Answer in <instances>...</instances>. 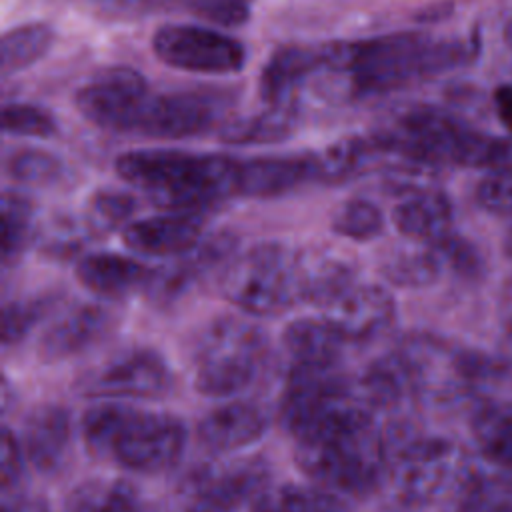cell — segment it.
I'll return each instance as SVG.
<instances>
[{"label":"cell","instance_id":"obj_33","mask_svg":"<svg viewBox=\"0 0 512 512\" xmlns=\"http://www.w3.org/2000/svg\"><path fill=\"white\" fill-rule=\"evenodd\" d=\"M332 228L336 234L346 236L350 240H372L376 236H380L382 228H384V218L382 212L378 210V206H374L368 200H348L344 202L334 218H332Z\"/></svg>","mask_w":512,"mask_h":512},{"label":"cell","instance_id":"obj_36","mask_svg":"<svg viewBox=\"0 0 512 512\" xmlns=\"http://www.w3.org/2000/svg\"><path fill=\"white\" fill-rule=\"evenodd\" d=\"M52 298H32V300H14L2 308V342L4 346L20 342L30 328L44 318L50 310Z\"/></svg>","mask_w":512,"mask_h":512},{"label":"cell","instance_id":"obj_35","mask_svg":"<svg viewBox=\"0 0 512 512\" xmlns=\"http://www.w3.org/2000/svg\"><path fill=\"white\" fill-rule=\"evenodd\" d=\"M136 202L130 194L118 190H100L90 196L86 206V224L90 230L108 232L132 216Z\"/></svg>","mask_w":512,"mask_h":512},{"label":"cell","instance_id":"obj_19","mask_svg":"<svg viewBox=\"0 0 512 512\" xmlns=\"http://www.w3.org/2000/svg\"><path fill=\"white\" fill-rule=\"evenodd\" d=\"M356 388L372 410L398 408L406 400L418 398L412 368L400 350L376 358L356 380Z\"/></svg>","mask_w":512,"mask_h":512},{"label":"cell","instance_id":"obj_23","mask_svg":"<svg viewBox=\"0 0 512 512\" xmlns=\"http://www.w3.org/2000/svg\"><path fill=\"white\" fill-rule=\"evenodd\" d=\"M296 274L300 302L322 308L354 284L350 264L322 250L296 252Z\"/></svg>","mask_w":512,"mask_h":512},{"label":"cell","instance_id":"obj_9","mask_svg":"<svg viewBox=\"0 0 512 512\" xmlns=\"http://www.w3.org/2000/svg\"><path fill=\"white\" fill-rule=\"evenodd\" d=\"M152 94L142 74L128 66H112L96 72L76 94V106L92 124L134 132L138 116Z\"/></svg>","mask_w":512,"mask_h":512},{"label":"cell","instance_id":"obj_3","mask_svg":"<svg viewBox=\"0 0 512 512\" xmlns=\"http://www.w3.org/2000/svg\"><path fill=\"white\" fill-rule=\"evenodd\" d=\"M430 42L432 38L420 32H396L360 42H334L322 46L324 66L348 72L358 92L380 94L430 76Z\"/></svg>","mask_w":512,"mask_h":512},{"label":"cell","instance_id":"obj_34","mask_svg":"<svg viewBox=\"0 0 512 512\" xmlns=\"http://www.w3.org/2000/svg\"><path fill=\"white\" fill-rule=\"evenodd\" d=\"M6 170L12 180L22 182V184H50L60 178L62 174V162L54 154L46 150H36V148H26L14 152L8 162Z\"/></svg>","mask_w":512,"mask_h":512},{"label":"cell","instance_id":"obj_1","mask_svg":"<svg viewBox=\"0 0 512 512\" xmlns=\"http://www.w3.org/2000/svg\"><path fill=\"white\" fill-rule=\"evenodd\" d=\"M80 430L90 456L140 474H156L176 466L188 440L186 426L176 416L120 402L88 408Z\"/></svg>","mask_w":512,"mask_h":512},{"label":"cell","instance_id":"obj_20","mask_svg":"<svg viewBox=\"0 0 512 512\" xmlns=\"http://www.w3.org/2000/svg\"><path fill=\"white\" fill-rule=\"evenodd\" d=\"M346 340L322 318H298L284 328L282 344L292 358V366L332 368L340 364Z\"/></svg>","mask_w":512,"mask_h":512},{"label":"cell","instance_id":"obj_16","mask_svg":"<svg viewBox=\"0 0 512 512\" xmlns=\"http://www.w3.org/2000/svg\"><path fill=\"white\" fill-rule=\"evenodd\" d=\"M110 326L112 316L108 310L96 304H82L48 326L38 342V354L46 362L72 358L100 342Z\"/></svg>","mask_w":512,"mask_h":512},{"label":"cell","instance_id":"obj_18","mask_svg":"<svg viewBox=\"0 0 512 512\" xmlns=\"http://www.w3.org/2000/svg\"><path fill=\"white\" fill-rule=\"evenodd\" d=\"M452 214L450 198L442 190L430 188L406 196L392 210V222L406 238L434 246L452 232Z\"/></svg>","mask_w":512,"mask_h":512},{"label":"cell","instance_id":"obj_15","mask_svg":"<svg viewBox=\"0 0 512 512\" xmlns=\"http://www.w3.org/2000/svg\"><path fill=\"white\" fill-rule=\"evenodd\" d=\"M202 222L192 212L152 216L124 226L122 240L128 248L148 256H174L192 252L200 244Z\"/></svg>","mask_w":512,"mask_h":512},{"label":"cell","instance_id":"obj_27","mask_svg":"<svg viewBox=\"0 0 512 512\" xmlns=\"http://www.w3.org/2000/svg\"><path fill=\"white\" fill-rule=\"evenodd\" d=\"M62 512H144L138 490L120 478H90L64 500Z\"/></svg>","mask_w":512,"mask_h":512},{"label":"cell","instance_id":"obj_21","mask_svg":"<svg viewBox=\"0 0 512 512\" xmlns=\"http://www.w3.org/2000/svg\"><path fill=\"white\" fill-rule=\"evenodd\" d=\"M76 276L84 288L106 298L124 296L152 278L150 270L140 262L110 252L84 256L76 264Z\"/></svg>","mask_w":512,"mask_h":512},{"label":"cell","instance_id":"obj_5","mask_svg":"<svg viewBox=\"0 0 512 512\" xmlns=\"http://www.w3.org/2000/svg\"><path fill=\"white\" fill-rule=\"evenodd\" d=\"M388 446L386 480L404 506H424L458 484L466 472L462 452L440 436L384 432Z\"/></svg>","mask_w":512,"mask_h":512},{"label":"cell","instance_id":"obj_41","mask_svg":"<svg viewBox=\"0 0 512 512\" xmlns=\"http://www.w3.org/2000/svg\"><path fill=\"white\" fill-rule=\"evenodd\" d=\"M24 450H22V442L20 438L8 428H2V440H0V464H2V488L8 490L10 486H14L24 470Z\"/></svg>","mask_w":512,"mask_h":512},{"label":"cell","instance_id":"obj_10","mask_svg":"<svg viewBox=\"0 0 512 512\" xmlns=\"http://www.w3.org/2000/svg\"><path fill=\"white\" fill-rule=\"evenodd\" d=\"M174 384L166 360L150 348L126 350L80 380L86 396L104 400L158 398Z\"/></svg>","mask_w":512,"mask_h":512},{"label":"cell","instance_id":"obj_32","mask_svg":"<svg viewBox=\"0 0 512 512\" xmlns=\"http://www.w3.org/2000/svg\"><path fill=\"white\" fill-rule=\"evenodd\" d=\"M34 208L16 192L2 194V262H10L26 248L32 234Z\"/></svg>","mask_w":512,"mask_h":512},{"label":"cell","instance_id":"obj_40","mask_svg":"<svg viewBox=\"0 0 512 512\" xmlns=\"http://www.w3.org/2000/svg\"><path fill=\"white\" fill-rule=\"evenodd\" d=\"M252 0H192V12L200 18L220 24L238 26L250 18Z\"/></svg>","mask_w":512,"mask_h":512},{"label":"cell","instance_id":"obj_43","mask_svg":"<svg viewBox=\"0 0 512 512\" xmlns=\"http://www.w3.org/2000/svg\"><path fill=\"white\" fill-rule=\"evenodd\" d=\"M2 512H50V510H48L46 502L38 496L14 494V496L4 498Z\"/></svg>","mask_w":512,"mask_h":512},{"label":"cell","instance_id":"obj_44","mask_svg":"<svg viewBox=\"0 0 512 512\" xmlns=\"http://www.w3.org/2000/svg\"><path fill=\"white\" fill-rule=\"evenodd\" d=\"M502 248H504V254L508 258H512V226L506 230L504 234V240H502Z\"/></svg>","mask_w":512,"mask_h":512},{"label":"cell","instance_id":"obj_39","mask_svg":"<svg viewBox=\"0 0 512 512\" xmlns=\"http://www.w3.org/2000/svg\"><path fill=\"white\" fill-rule=\"evenodd\" d=\"M442 264H448L456 274L466 278H476L484 270L482 256L478 250L464 238L454 236L452 232L434 244L432 248Z\"/></svg>","mask_w":512,"mask_h":512},{"label":"cell","instance_id":"obj_12","mask_svg":"<svg viewBox=\"0 0 512 512\" xmlns=\"http://www.w3.org/2000/svg\"><path fill=\"white\" fill-rule=\"evenodd\" d=\"M324 318L344 340L364 342L390 328L396 318V302L378 284L354 282L324 306Z\"/></svg>","mask_w":512,"mask_h":512},{"label":"cell","instance_id":"obj_6","mask_svg":"<svg viewBox=\"0 0 512 512\" xmlns=\"http://www.w3.org/2000/svg\"><path fill=\"white\" fill-rule=\"evenodd\" d=\"M224 296L254 316H272L300 302L296 252L280 244H258L228 264Z\"/></svg>","mask_w":512,"mask_h":512},{"label":"cell","instance_id":"obj_11","mask_svg":"<svg viewBox=\"0 0 512 512\" xmlns=\"http://www.w3.org/2000/svg\"><path fill=\"white\" fill-rule=\"evenodd\" d=\"M220 104L208 92H176L150 96L134 132L152 138H188L210 130Z\"/></svg>","mask_w":512,"mask_h":512},{"label":"cell","instance_id":"obj_4","mask_svg":"<svg viewBox=\"0 0 512 512\" xmlns=\"http://www.w3.org/2000/svg\"><path fill=\"white\" fill-rule=\"evenodd\" d=\"M262 328L234 316L216 318L194 348V386L210 398H228L248 388L266 358Z\"/></svg>","mask_w":512,"mask_h":512},{"label":"cell","instance_id":"obj_7","mask_svg":"<svg viewBox=\"0 0 512 512\" xmlns=\"http://www.w3.org/2000/svg\"><path fill=\"white\" fill-rule=\"evenodd\" d=\"M268 486V468L256 458L200 466L178 488L180 512H234Z\"/></svg>","mask_w":512,"mask_h":512},{"label":"cell","instance_id":"obj_22","mask_svg":"<svg viewBox=\"0 0 512 512\" xmlns=\"http://www.w3.org/2000/svg\"><path fill=\"white\" fill-rule=\"evenodd\" d=\"M324 66L322 48L308 46H284L278 48L260 74V96L266 104L292 102V92L296 86L312 74L316 68Z\"/></svg>","mask_w":512,"mask_h":512},{"label":"cell","instance_id":"obj_45","mask_svg":"<svg viewBox=\"0 0 512 512\" xmlns=\"http://www.w3.org/2000/svg\"><path fill=\"white\" fill-rule=\"evenodd\" d=\"M502 36H504V42H506V46L512 50V18L506 22Z\"/></svg>","mask_w":512,"mask_h":512},{"label":"cell","instance_id":"obj_14","mask_svg":"<svg viewBox=\"0 0 512 512\" xmlns=\"http://www.w3.org/2000/svg\"><path fill=\"white\" fill-rule=\"evenodd\" d=\"M268 428L266 412L252 402H228L208 412L196 426V438L212 454H228L260 440Z\"/></svg>","mask_w":512,"mask_h":512},{"label":"cell","instance_id":"obj_31","mask_svg":"<svg viewBox=\"0 0 512 512\" xmlns=\"http://www.w3.org/2000/svg\"><path fill=\"white\" fill-rule=\"evenodd\" d=\"M442 270V262L434 250H414V252H398L390 256L382 272L388 282L402 288H424L438 280Z\"/></svg>","mask_w":512,"mask_h":512},{"label":"cell","instance_id":"obj_26","mask_svg":"<svg viewBox=\"0 0 512 512\" xmlns=\"http://www.w3.org/2000/svg\"><path fill=\"white\" fill-rule=\"evenodd\" d=\"M298 126V108L292 102L268 104L258 114L234 120L222 128L226 144H270L286 140Z\"/></svg>","mask_w":512,"mask_h":512},{"label":"cell","instance_id":"obj_13","mask_svg":"<svg viewBox=\"0 0 512 512\" xmlns=\"http://www.w3.org/2000/svg\"><path fill=\"white\" fill-rule=\"evenodd\" d=\"M20 442L26 460L38 472H60L72 452V420L68 410L56 404L34 408L24 420Z\"/></svg>","mask_w":512,"mask_h":512},{"label":"cell","instance_id":"obj_17","mask_svg":"<svg viewBox=\"0 0 512 512\" xmlns=\"http://www.w3.org/2000/svg\"><path fill=\"white\" fill-rule=\"evenodd\" d=\"M318 178L316 156H274L238 162V194L270 198Z\"/></svg>","mask_w":512,"mask_h":512},{"label":"cell","instance_id":"obj_37","mask_svg":"<svg viewBox=\"0 0 512 512\" xmlns=\"http://www.w3.org/2000/svg\"><path fill=\"white\" fill-rule=\"evenodd\" d=\"M2 128L10 134L48 138L56 132V120L40 106L8 104L2 108Z\"/></svg>","mask_w":512,"mask_h":512},{"label":"cell","instance_id":"obj_30","mask_svg":"<svg viewBox=\"0 0 512 512\" xmlns=\"http://www.w3.org/2000/svg\"><path fill=\"white\" fill-rule=\"evenodd\" d=\"M54 42V30L48 24L32 22L8 30L0 42V70L4 76L20 72L38 62Z\"/></svg>","mask_w":512,"mask_h":512},{"label":"cell","instance_id":"obj_25","mask_svg":"<svg viewBox=\"0 0 512 512\" xmlns=\"http://www.w3.org/2000/svg\"><path fill=\"white\" fill-rule=\"evenodd\" d=\"M250 512H350L346 502L322 486L268 484L250 502Z\"/></svg>","mask_w":512,"mask_h":512},{"label":"cell","instance_id":"obj_29","mask_svg":"<svg viewBox=\"0 0 512 512\" xmlns=\"http://www.w3.org/2000/svg\"><path fill=\"white\" fill-rule=\"evenodd\" d=\"M472 436L480 454L512 472V404H484L474 412Z\"/></svg>","mask_w":512,"mask_h":512},{"label":"cell","instance_id":"obj_8","mask_svg":"<svg viewBox=\"0 0 512 512\" xmlns=\"http://www.w3.org/2000/svg\"><path fill=\"white\" fill-rule=\"evenodd\" d=\"M152 48L158 60L172 68L204 72V74H230L244 66V46L212 28L192 24H168L154 32Z\"/></svg>","mask_w":512,"mask_h":512},{"label":"cell","instance_id":"obj_38","mask_svg":"<svg viewBox=\"0 0 512 512\" xmlns=\"http://www.w3.org/2000/svg\"><path fill=\"white\" fill-rule=\"evenodd\" d=\"M476 204L496 216H512V168L488 172L476 186Z\"/></svg>","mask_w":512,"mask_h":512},{"label":"cell","instance_id":"obj_2","mask_svg":"<svg viewBox=\"0 0 512 512\" xmlns=\"http://www.w3.org/2000/svg\"><path fill=\"white\" fill-rule=\"evenodd\" d=\"M294 456L308 478L336 494L366 496L386 480V434L376 426L372 410L296 440Z\"/></svg>","mask_w":512,"mask_h":512},{"label":"cell","instance_id":"obj_24","mask_svg":"<svg viewBox=\"0 0 512 512\" xmlns=\"http://www.w3.org/2000/svg\"><path fill=\"white\" fill-rule=\"evenodd\" d=\"M442 512H512V478L476 474L466 468Z\"/></svg>","mask_w":512,"mask_h":512},{"label":"cell","instance_id":"obj_42","mask_svg":"<svg viewBox=\"0 0 512 512\" xmlns=\"http://www.w3.org/2000/svg\"><path fill=\"white\" fill-rule=\"evenodd\" d=\"M492 102L498 120L512 134V84H500L492 94Z\"/></svg>","mask_w":512,"mask_h":512},{"label":"cell","instance_id":"obj_28","mask_svg":"<svg viewBox=\"0 0 512 512\" xmlns=\"http://www.w3.org/2000/svg\"><path fill=\"white\" fill-rule=\"evenodd\" d=\"M390 154L380 134L370 138H346L330 146L318 156V178L328 182H340L360 176L376 164L380 156Z\"/></svg>","mask_w":512,"mask_h":512}]
</instances>
